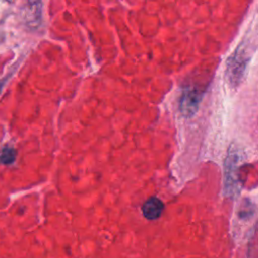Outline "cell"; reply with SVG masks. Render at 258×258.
I'll list each match as a JSON object with an SVG mask.
<instances>
[{"label": "cell", "instance_id": "cell-1", "mask_svg": "<svg viewBox=\"0 0 258 258\" xmlns=\"http://www.w3.org/2000/svg\"><path fill=\"white\" fill-rule=\"evenodd\" d=\"M249 59V51L247 47H245L244 43L241 42L227 62L226 78L231 87L234 88L240 85L245 75V71Z\"/></svg>", "mask_w": 258, "mask_h": 258}, {"label": "cell", "instance_id": "cell-2", "mask_svg": "<svg viewBox=\"0 0 258 258\" xmlns=\"http://www.w3.org/2000/svg\"><path fill=\"white\" fill-rule=\"evenodd\" d=\"M201 99L202 94L199 90L194 88L184 89L179 101V109L182 115L185 117L192 116L199 108Z\"/></svg>", "mask_w": 258, "mask_h": 258}, {"label": "cell", "instance_id": "cell-3", "mask_svg": "<svg viewBox=\"0 0 258 258\" xmlns=\"http://www.w3.org/2000/svg\"><path fill=\"white\" fill-rule=\"evenodd\" d=\"M163 208V203L158 198L152 197L143 204L142 214L148 220H155L160 217Z\"/></svg>", "mask_w": 258, "mask_h": 258}, {"label": "cell", "instance_id": "cell-4", "mask_svg": "<svg viewBox=\"0 0 258 258\" xmlns=\"http://www.w3.org/2000/svg\"><path fill=\"white\" fill-rule=\"evenodd\" d=\"M232 160L227 159L225 165H226V170H225V189H227V192H235V189L237 187L236 183H237V180H236V177H235V165H236V154L232 155Z\"/></svg>", "mask_w": 258, "mask_h": 258}, {"label": "cell", "instance_id": "cell-5", "mask_svg": "<svg viewBox=\"0 0 258 258\" xmlns=\"http://www.w3.org/2000/svg\"><path fill=\"white\" fill-rule=\"evenodd\" d=\"M16 157V151L11 146H5L0 152V162L3 164H11Z\"/></svg>", "mask_w": 258, "mask_h": 258}, {"label": "cell", "instance_id": "cell-6", "mask_svg": "<svg viewBox=\"0 0 258 258\" xmlns=\"http://www.w3.org/2000/svg\"><path fill=\"white\" fill-rule=\"evenodd\" d=\"M2 85H3V84H2V83H1V82H0V91H1V88H2Z\"/></svg>", "mask_w": 258, "mask_h": 258}]
</instances>
